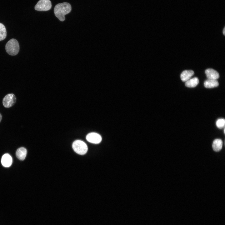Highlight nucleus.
I'll return each mask as SVG.
<instances>
[{
	"label": "nucleus",
	"mask_w": 225,
	"mask_h": 225,
	"mask_svg": "<svg viewBox=\"0 0 225 225\" xmlns=\"http://www.w3.org/2000/svg\"><path fill=\"white\" fill-rule=\"evenodd\" d=\"M223 33L224 35H225V27H224L223 31Z\"/></svg>",
	"instance_id": "16"
},
{
	"label": "nucleus",
	"mask_w": 225,
	"mask_h": 225,
	"mask_svg": "<svg viewBox=\"0 0 225 225\" xmlns=\"http://www.w3.org/2000/svg\"><path fill=\"white\" fill-rule=\"evenodd\" d=\"M204 85L207 88H212L218 87L219 85L217 80L208 79L204 82Z\"/></svg>",
	"instance_id": "10"
},
{
	"label": "nucleus",
	"mask_w": 225,
	"mask_h": 225,
	"mask_svg": "<svg viewBox=\"0 0 225 225\" xmlns=\"http://www.w3.org/2000/svg\"><path fill=\"white\" fill-rule=\"evenodd\" d=\"M222 142L220 139H216L214 140L212 143V148L214 151L218 152L222 149Z\"/></svg>",
	"instance_id": "12"
},
{
	"label": "nucleus",
	"mask_w": 225,
	"mask_h": 225,
	"mask_svg": "<svg viewBox=\"0 0 225 225\" xmlns=\"http://www.w3.org/2000/svg\"><path fill=\"white\" fill-rule=\"evenodd\" d=\"M19 45L18 41L12 38L9 40L6 44L5 50L11 56L17 54L19 51Z\"/></svg>",
	"instance_id": "2"
},
{
	"label": "nucleus",
	"mask_w": 225,
	"mask_h": 225,
	"mask_svg": "<svg viewBox=\"0 0 225 225\" xmlns=\"http://www.w3.org/2000/svg\"><path fill=\"white\" fill-rule=\"evenodd\" d=\"M205 73L208 79L217 80L219 77L218 73L212 68L207 69L205 71Z\"/></svg>",
	"instance_id": "8"
},
{
	"label": "nucleus",
	"mask_w": 225,
	"mask_h": 225,
	"mask_svg": "<svg viewBox=\"0 0 225 225\" xmlns=\"http://www.w3.org/2000/svg\"><path fill=\"white\" fill-rule=\"evenodd\" d=\"M199 82L198 79L197 77H195L186 81L185 85L187 87L194 88L198 85Z\"/></svg>",
	"instance_id": "13"
},
{
	"label": "nucleus",
	"mask_w": 225,
	"mask_h": 225,
	"mask_svg": "<svg viewBox=\"0 0 225 225\" xmlns=\"http://www.w3.org/2000/svg\"><path fill=\"white\" fill-rule=\"evenodd\" d=\"M2 118V115H1V114L0 113V122L1 121V120Z\"/></svg>",
	"instance_id": "17"
},
{
	"label": "nucleus",
	"mask_w": 225,
	"mask_h": 225,
	"mask_svg": "<svg viewBox=\"0 0 225 225\" xmlns=\"http://www.w3.org/2000/svg\"><path fill=\"white\" fill-rule=\"evenodd\" d=\"M52 7V3L50 0H40L35 6V9L38 11H47Z\"/></svg>",
	"instance_id": "4"
},
{
	"label": "nucleus",
	"mask_w": 225,
	"mask_h": 225,
	"mask_svg": "<svg viewBox=\"0 0 225 225\" xmlns=\"http://www.w3.org/2000/svg\"><path fill=\"white\" fill-rule=\"evenodd\" d=\"M194 73V71L192 70H184L181 74V79L182 81L186 82L190 79Z\"/></svg>",
	"instance_id": "9"
},
{
	"label": "nucleus",
	"mask_w": 225,
	"mask_h": 225,
	"mask_svg": "<svg viewBox=\"0 0 225 225\" xmlns=\"http://www.w3.org/2000/svg\"><path fill=\"white\" fill-rule=\"evenodd\" d=\"M87 140L91 143L98 144L102 141V137L100 135L95 132H91L88 133L86 136Z\"/></svg>",
	"instance_id": "6"
},
{
	"label": "nucleus",
	"mask_w": 225,
	"mask_h": 225,
	"mask_svg": "<svg viewBox=\"0 0 225 225\" xmlns=\"http://www.w3.org/2000/svg\"><path fill=\"white\" fill-rule=\"evenodd\" d=\"M74 151L80 155H84L86 153L88 148L87 144L83 141L81 140L74 141L72 144Z\"/></svg>",
	"instance_id": "3"
},
{
	"label": "nucleus",
	"mask_w": 225,
	"mask_h": 225,
	"mask_svg": "<svg viewBox=\"0 0 225 225\" xmlns=\"http://www.w3.org/2000/svg\"><path fill=\"white\" fill-rule=\"evenodd\" d=\"M12 161L11 156L8 153L5 154L2 158L1 163L4 167H9L12 165Z\"/></svg>",
	"instance_id": "7"
},
{
	"label": "nucleus",
	"mask_w": 225,
	"mask_h": 225,
	"mask_svg": "<svg viewBox=\"0 0 225 225\" xmlns=\"http://www.w3.org/2000/svg\"><path fill=\"white\" fill-rule=\"evenodd\" d=\"M27 153L26 149L24 148L21 147L17 149L16 152V156L19 159L23 160L26 157Z\"/></svg>",
	"instance_id": "11"
},
{
	"label": "nucleus",
	"mask_w": 225,
	"mask_h": 225,
	"mask_svg": "<svg viewBox=\"0 0 225 225\" xmlns=\"http://www.w3.org/2000/svg\"><path fill=\"white\" fill-rule=\"evenodd\" d=\"M225 123V119L223 118H220L218 119L216 123L217 127L220 129L224 127Z\"/></svg>",
	"instance_id": "15"
},
{
	"label": "nucleus",
	"mask_w": 225,
	"mask_h": 225,
	"mask_svg": "<svg viewBox=\"0 0 225 225\" xmlns=\"http://www.w3.org/2000/svg\"><path fill=\"white\" fill-rule=\"evenodd\" d=\"M7 36V31L5 26L0 22V41L4 39Z\"/></svg>",
	"instance_id": "14"
},
{
	"label": "nucleus",
	"mask_w": 225,
	"mask_h": 225,
	"mask_svg": "<svg viewBox=\"0 0 225 225\" xmlns=\"http://www.w3.org/2000/svg\"><path fill=\"white\" fill-rule=\"evenodd\" d=\"M72 9L71 5L68 2H64L57 4L54 8L55 16L61 21L65 20V15L69 13Z\"/></svg>",
	"instance_id": "1"
},
{
	"label": "nucleus",
	"mask_w": 225,
	"mask_h": 225,
	"mask_svg": "<svg viewBox=\"0 0 225 225\" xmlns=\"http://www.w3.org/2000/svg\"><path fill=\"white\" fill-rule=\"evenodd\" d=\"M16 100V98L13 94L9 93L6 95L3 98L2 103L5 108H10L14 105Z\"/></svg>",
	"instance_id": "5"
}]
</instances>
